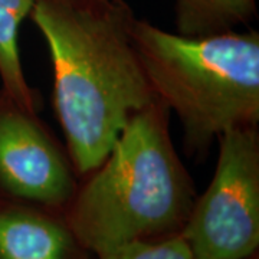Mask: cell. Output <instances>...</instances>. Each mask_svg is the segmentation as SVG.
Returning <instances> with one entry per match:
<instances>
[{
	"label": "cell",
	"instance_id": "cell-1",
	"mask_svg": "<svg viewBox=\"0 0 259 259\" xmlns=\"http://www.w3.org/2000/svg\"><path fill=\"white\" fill-rule=\"evenodd\" d=\"M29 16L49 48L69 160L88 176L133 115L158 100L133 40L136 15L124 0H35Z\"/></svg>",
	"mask_w": 259,
	"mask_h": 259
},
{
	"label": "cell",
	"instance_id": "cell-2",
	"mask_svg": "<svg viewBox=\"0 0 259 259\" xmlns=\"http://www.w3.org/2000/svg\"><path fill=\"white\" fill-rule=\"evenodd\" d=\"M168 118L160 100L134 114L108 156L78 186L64 214L94 256L183 229L196 192L173 146Z\"/></svg>",
	"mask_w": 259,
	"mask_h": 259
},
{
	"label": "cell",
	"instance_id": "cell-3",
	"mask_svg": "<svg viewBox=\"0 0 259 259\" xmlns=\"http://www.w3.org/2000/svg\"><path fill=\"white\" fill-rule=\"evenodd\" d=\"M131 33L148 82L177 115L190 153L229 130L258 125L256 30L185 36L136 18Z\"/></svg>",
	"mask_w": 259,
	"mask_h": 259
},
{
	"label": "cell",
	"instance_id": "cell-4",
	"mask_svg": "<svg viewBox=\"0 0 259 259\" xmlns=\"http://www.w3.org/2000/svg\"><path fill=\"white\" fill-rule=\"evenodd\" d=\"M212 182L196 196L180 235L193 259H250L259 249L256 125L223 133Z\"/></svg>",
	"mask_w": 259,
	"mask_h": 259
},
{
	"label": "cell",
	"instance_id": "cell-5",
	"mask_svg": "<svg viewBox=\"0 0 259 259\" xmlns=\"http://www.w3.org/2000/svg\"><path fill=\"white\" fill-rule=\"evenodd\" d=\"M69 156L30 112L0 100V197L65 212L78 190Z\"/></svg>",
	"mask_w": 259,
	"mask_h": 259
},
{
	"label": "cell",
	"instance_id": "cell-6",
	"mask_svg": "<svg viewBox=\"0 0 259 259\" xmlns=\"http://www.w3.org/2000/svg\"><path fill=\"white\" fill-rule=\"evenodd\" d=\"M64 212L0 197V259H94Z\"/></svg>",
	"mask_w": 259,
	"mask_h": 259
},
{
	"label": "cell",
	"instance_id": "cell-7",
	"mask_svg": "<svg viewBox=\"0 0 259 259\" xmlns=\"http://www.w3.org/2000/svg\"><path fill=\"white\" fill-rule=\"evenodd\" d=\"M35 0H0V81L3 94L23 110L36 112L37 95L25 78L19 54V28Z\"/></svg>",
	"mask_w": 259,
	"mask_h": 259
},
{
	"label": "cell",
	"instance_id": "cell-8",
	"mask_svg": "<svg viewBox=\"0 0 259 259\" xmlns=\"http://www.w3.org/2000/svg\"><path fill=\"white\" fill-rule=\"evenodd\" d=\"M256 13V0H176L180 35L206 36L233 30Z\"/></svg>",
	"mask_w": 259,
	"mask_h": 259
},
{
	"label": "cell",
	"instance_id": "cell-9",
	"mask_svg": "<svg viewBox=\"0 0 259 259\" xmlns=\"http://www.w3.org/2000/svg\"><path fill=\"white\" fill-rule=\"evenodd\" d=\"M95 259H193V255L185 238L177 233L161 239L127 242Z\"/></svg>",
	"mask_w": 259,
	"mask_h": 259
},
{
	"label": "cell",
	"instance_id": "cell-10",
	"mask_svg": "<svg viewBox=\"0 0 259 259\" xmlns=\"http://www.w3.org/2000/svg\"><path fill=\"white\" fill-rule=\"evenodd\" d=\"M250 259H258V255H255V256H253V258H250Z\"/></svg>",
	"mask_w": 259,
	"mask_h": 259
}]
</instances>
